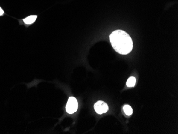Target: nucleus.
I'll use <instances>...</instances> for the list:
<instances>
[{
  "label": "nucleus",
  "instance_id": "nucleus-4",
  "mask_svg": "<svg viewBox=\"0 0 178 134\" xmlns=\"http://www.w3.org/2000/svg\"><path fill=\"white\" fill-rule=\"evenodd\" d=\"M37 17V16H30L29 17H27V18L24 19L23 21L26 24H33V22H35Z\"/></svg>",
  "mask_w": 178,
  "mask_h": 134
},
{
  "label": "nucleus",
  "instance_id": "nucleus-7",
  "mask_svg": "<svg viewBox=\"0 0 178 134\" xmlns=\"http://www.w3.org/2000/svg\"><path fill=\"white\" fill-rule=\"evenodd\" d=\"M4 14V11H3V10L2 9V8L0 7V16H2V15H3Z\"/></svg>",
  "mask_w": 178,
  "mask_h": 134
},
{
  "label": "nucleus",
  "instance_id": "nucleus-6",
  "mask_svg": "<svg viewBox=\"0 0 178 134\" xmlns=\"http://www.w3.org/2000/svg\"><path fill=\"white\" fill-rule=\"evenodd\" d=\"M123 110H124V112H125V113L127 115H131L133 113L132 107L129 105H124V107H123Z\"/></svg>",
  "mask_w": 178,
  "mask_h": 134
},
{
  "label": "nucleus",
  "instance_id": "nucleus-2",
  "mask_svg": "<svg viewBox=\"0 0 178 134\" xmlns=\"http://www.w3.org/2000/svg\"><path fill=\"white\" fill-rule=\"evenodd\" d=\"M78 109V103L77 100L74 97L69 98L67 103L66 110L67 112L69 114H73L77 111Z\"/></svg>",
  "mask_w": 178,
  "mask_h": 134
},
{
  "label": "nucleus",
  "instance_id": "nucleus-3",
  "mask_svg": "<svg viewBox=\"0 0 178 134\" xmlns=\"http://www.w3.org/2000/svg\"><path fill=\"white\" fill-rule=\"evenodd\" d=\"M95 112L99 115L105 113L108 110V106L106 103L100 100L95 103L94 105Z\"/></svg>",
  "mask_w": 178,
  "mask_h": 134
},
{
  "label": "nucleus",
  "instance_id": "nucleus-1",
  "mask_svg": "<svg viewBox=\"0 0 178 134\" xmlns=\"http://www.w3.org/2000/svg\"><path fill=\"white\" fill-rule=\"evenodd\" d=\"M113 48L118 53L127 55L132 51L133 42L129 35L122 30H116L110 35Z\"/></svg>",
  "mask_w": 178,
  "mask_h": 134
},
{
  "label": "nucleus",
  "instance_id": "nucleus-5",
  "mask_svg": "<svg viewBox=\"0 0 178 134\" xmlns=\"http://www.w3.org/2000/svg\"><path fill=\"white\" fill-rule=\"evenodd\" d=\"M136 83V79L134 77H130L127 82V85L129 87H134V85Z\"/></svg>",
  "mask_w": 178,
  "mask_h": 134
}]
</instances>
